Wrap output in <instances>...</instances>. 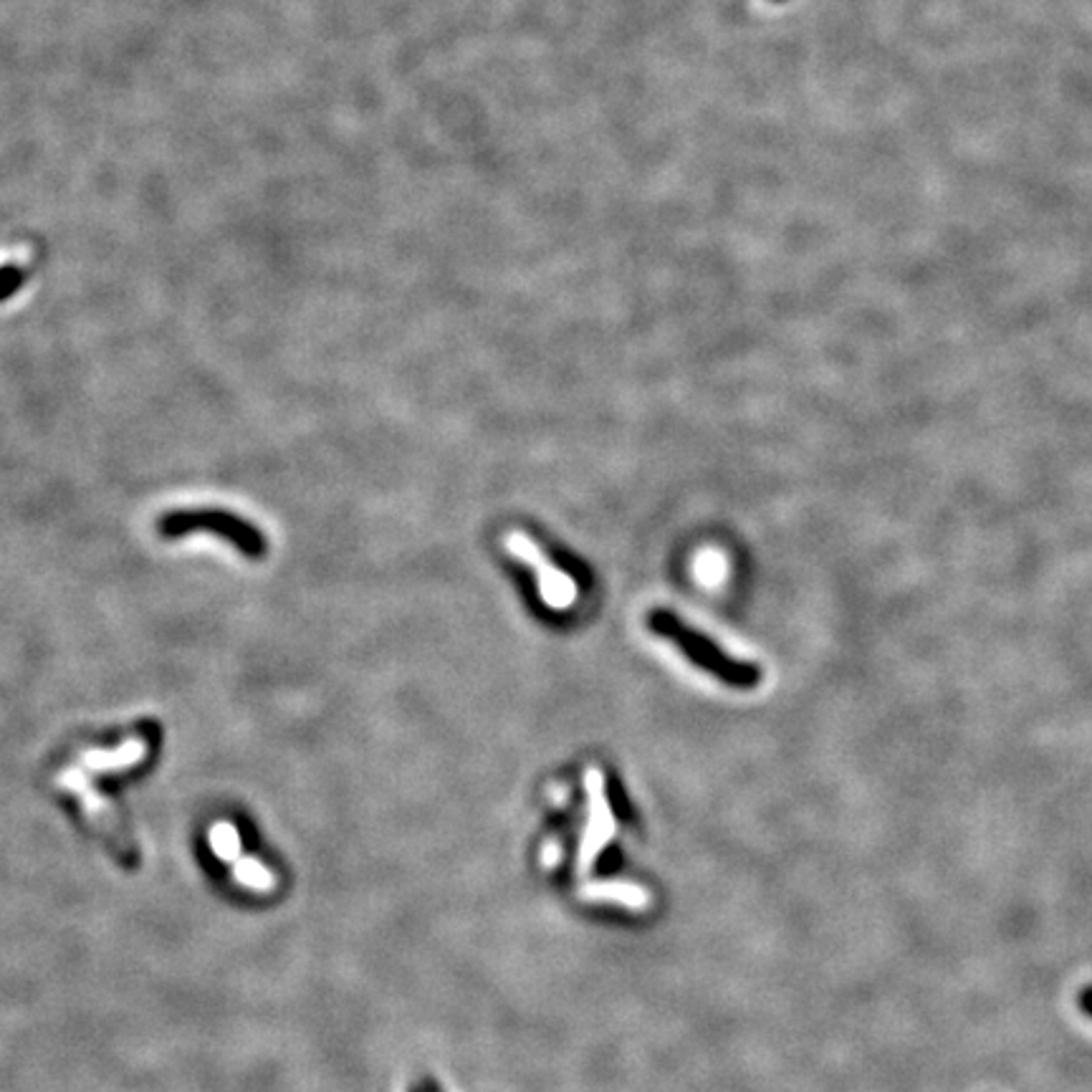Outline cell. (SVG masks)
<instances>
[{"instance_id":"1","label":"cell","mask_w":1092,"mask_h":1092,"mask_svg":"<svg viewBox=\"0 0 1092 1092\" xmlns=\"http://www.w3.org/2000/svg\"><path fill=\"white\" fill-rule=\"evenodd\" d=\"M648 627L653 630L655 635H660L662 640H671L675 648L686 655L688 660L695 662L704 671L713 673L716 678L724 683H731V686L739 688H751L762 680V673L753 662L736 660L731 655H726L724 650H718L716 642H711L708 637L695 633L693 627H688L686 622L678 620L668 609H653L648 615Z\"/></svg>"},{"instance_id":"2","label":"cell","mask_w":1092,"mask_h":1092,"mask_svg":"<svg viewBox=\"0 0 1092 1092\" xmlns=\"http://www.w3.org/2000/svg\"><path fill=\"white\" fill-rule=\"evenodd\" d=\"M160 536L178 539L195 531L216 534L225 542H231L240 554L251 559H261L266 554V536L258 529H253L249 522L233 516L228 511H175L160 518L158 524Z\"/></svg>"},{"instance_id":"3","label":"cell","mask_w":1092,"mask_h":1092,"mask_svg":"<svg viewBox=\"0 0 1092 1092\" xmlns=\"http://www.w3.org/2000/svg\"><path fill=\"white\" fill-rule=\"evenodd\" d=\"M509 551L513 557H518L522 562H526L531 569H534V575L539 580V592H542L544 602H549L554 609H564L577 600L575 580H571L569 575H564V571H559L554 564H551L549 559L542 554V549H539V546L531 542L529 536L518 534V531L516 534H511Z\"/></svg>"},{"instance_id":"4","label":"cell","mask_w":1092,"mask_h":1092,"mask_svg":"<svg viewBox=\"0 0 1092 1092\" xmlns=\"http://www.w3.org/2000/svg\"><path fill=\"white\" fill-rule=\"evenodd\" d=\"M56 784L61 786V789H67L69 795H74L76 799H79L84 815L91 819V824H94L96 830L104 832V835H107V837H112V840L120 844V848L129 850V842H127L125 832H122L120 817H116L114 807L107 802V799L99 795V791L94 789V784H91L89 774L84 771L79 764L67 766V769H63L56 777Z\"/></svg>"},{"instance_id":"5","label":"cell","mask_w":1092,"mask_h":1092,"mask_svg":"<svg viewBox=\"0 0 1092 1092\" xmlns=\"http://www.w3.org/2000/svg\"><path fill=\"white\" fill-rule=\"evenodd\" d=\"M149 741L134 736L114 749H89L79 757V766L89 774H120L132 769L147 757Z\"/></svg>"},{"instance_id":"6","label":"cell","mask_w":1092,"mask_h":1092,"mask_svg":"<svg viewBox=\"0 0 1092 1092\" xmlns=\"http://www.w3.org/2000/svg\"><path fill=\"white\" fill-rule=\"evenodd\" d=\"M587 789H589V799H592V817H589L587 837H584V850H582L584 860L595 857L597 850H600V844L607 840L609 832H613V815H609V804H607V799H604V791H602V777L597 771L587 774Z\"/></svg>"},{"instance_id":"7","label":"cell","mask_w":1092,"mask_h":1092,"mask_svg":"<svg viewBox=\"0 0 1092 1092\" xmlns=\"http://www.w3.org/2000/svg\"><path fill=\"white\" fill-rule=\"evenodd\" d=\"M233 877L240 886L256 890V893H271L273 886H276V877L263 862H258L256 857H243L240 855L236 862H233Z\"/></svg>"},{"instance_id":"8","label":"cell","mask_w":1092,"mask_h":1092,"mask_svg":"<svg viewBox=\"0 0 1092 1092\" xmlns=\"http://www.w3.org/2000/svg\"><path fill=\"white\" fill-rule=\"evenodd\" d=\"M207 842H211V850L213 855L218 857V860L223 862H236L240 855V837H238V830L236 824L231 822H213L211 824V832H207Z\"/></svg>"},{"instance_id":"9","label":"cell","mask_w":1092,"mask_h":1092,"mask_svg":"<svg viewBox=\"0 0 1092 1092\" xmlns=\"http://www.w3.org/2000/svg\"><path fill=\"white\" fill-rule=\"evenodd\" d=\"M589 898H617L622 903H630V906H645L648 895L640 893V890L633 886H625V882H617V886H597L589 890Z\"/></svg>"},{"instance_id":"10","label":"cell","mask_w":1092,"mask_h":1092,"mask_svg":"<svg viewBox=\"0 0 1092 1092\" xmlns=\"http://www.w3.org/2000/svg\"><path fill=\"white\" fill-rule=\"evenodd\" d=\"M1077 1004H1080V1009L1092 1019V984L1090 986H1082L1080 997H1077Z\"/></svg>"}]
</instances>
